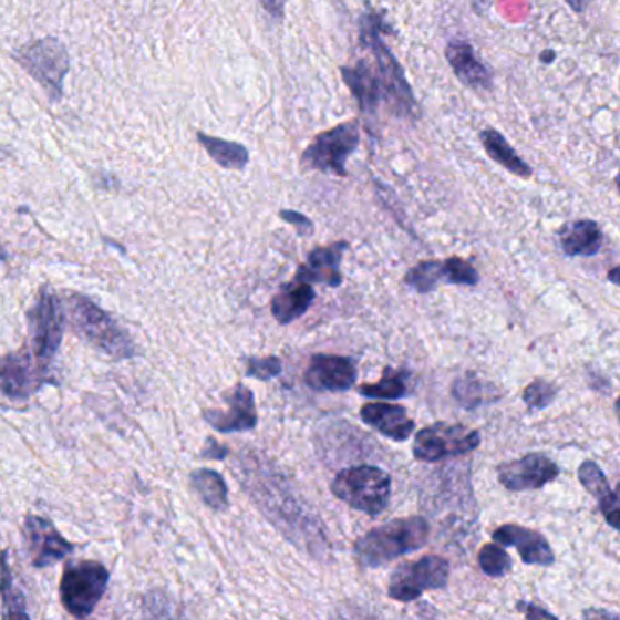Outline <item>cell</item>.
<instances>
[{
	"label": "cell",
	"instance_id": "1",
	"mask_svg": "<svg viewBox=\"0 0 620 620\" xmlns=\"http://www.w3.org/2000/svg\"><path fill=\"white\" fill-rule=\"evenodd\" d=\"M388 30L390 25L376 11L362 16L359 41L372 53L373 62L359 59L353 66H342V81L350 87L362 115L375 117L379 107L386 106L397 117L417 121L421 115L417 97L413 95L397 56L382 39Z\"/></svg>",
	"mask_w": 620,
	"mask_h": 620
},
{
	"label": "cell",
	"instance_id": "2",
	"mask_svg": "<svg viewBox=\"0 0 620 620\" xmlns=\"http://www.w3.org/2000/svg\"><path fill=\"white\" fill-rule=\"evenodd\" d=\"M430 524L422 517H407L382 524L355 542V557L364 568H379L390 560L417 551L426 545Z\"/></svg>",
	"mask_w": 620,
	"mask_h": 620
},
{
	"label": "cell",
	"instance_id": "3",
	"mask_svg": "<svg viewBox=\"0 0 620 620\" xmlns=\"http://www.w3.org/2000/svg\"><path fill=\"white\" fill-rule=\"evenodd\" d=\"M68 311L76 333L93 347L115 359H132L135 355L132 337L93 300L76 293L70 296Z\"/></svg>",
	"mask_w": 620,
	"mask_h": 620
},
{
	"label": "cell",
	"instance_id": "4",
	"mask_svg": "<svg viewBox=\"0 0 620 620\" xmlns=\"http://www.w3.org/2000/svg\"><path fill=\"white\" fill-rule=\"evenodd\" d=\"M331 494L350 508L376 517L386 512L392 498V477L376 466H353L342 469L333 478Z\"/></svg>",
	"mask_w": 620,
	"mask_h": 620
},
{
	"label": "cell",
	"instance_id": "5",
	"mask_svg": "<svg viewBox=\"0 0 620 620\" xmlns=\"http://www.w3.org/2000/svg\"><path fill=\"white\" fill-rule=\"evenodd\" d=\"M17 64L31 79H35L51 102H61L64 95V79L70 72V55L64 44L55 37L28 42L13 53Z\"/></svg>",
	"mask_w": 620,
	"mask_h": 620
},
{
	"label": "cell",
	"instance_id": "6",
	"mask_svg": "<svg viewBox=\"0 0 620 620\" xmlns=\"http://www.w3.org/2000/svg\"><path fill=\"white\" fill-rule=\"evenodd\" d=\"M359 144H361V123L353 118L319 133L313 138V143L300 155V164L321 174L348 177V158L356 152Z\"/></svg>",
	"mask_w": 620,
	"mask_h": 620
},
{
	"label": "cell",
	"instance_id": "7",
	"mask_svg": "<svg viewBox=\"0 0 620 620\" xmlns=\"http://www.w3.org/2000/svg\"><path fill=\"white\" fill-rule=\"evenodd\" d=\"M28 322H30V344L25 348L41 366L50 370L64 335L61 302L50 286H42L35 304L28 313Z\"/></svg>",
	"mask_w": 620,
	"mask_h": 620
},
{
	"label": "cell",
	"instance_id": "8",
	"mask_svg": "<svg viewBox=\"0 0 620 620\" xmlns=\"http://www.w3.org/2000/svg\"><path fill=\"white\" fill-rule=\"evenodd\" d=\"M110 582V571L99 562L68 566L61 580L62 604L76 619H86L97 608Z\"/></svg>",
	"mask_w": 620,
	"mask_h": 620
},
{
	"label": "cell",
	"instance_id": "9",
	"mask_svg": "<svg viewBox=\"0 0 620 620\" xmlns=\"http://www.w3.org/2000/svg\"><path fill=\"white\" fill-rule=\"evenodd\" d=\"M480 433L468 430L463 424L437 422L433 426L422 427L415 437L413 455L422 463H438L444 458L461 457L477 450Z\"/></svg>",
	"mask_w": 620,
	"mask_h": 620
},
{
	"label": "cell",
	"instance_id": "10",
	"mask_svg": "<svg viewBox=\"0 0 620 620\" xmlns=\"http://www.w3.org/2000/svg\"><path fill=\"white\" fill-rule=\"evenodd\" d=\"M450 579V565L438 555H426L413 565L399 566L393 571L388 596L399 602H412L424 590H444Z\"/></svg>",
	"mask_w": 620,
	"mask_h": 620
},
{
	"label": "cell",
	"instance_id": "11",
	"mask_svg": "<svg viewBox=\"0 0 620 620\" xmlns=\"http://www.w3.org/2000/svg\"><path fill=\"white\" fill-rule=\"evenodd\" d=\"M50 370L41 366L28 348L0 356V392L13 401H25L46 384Z\"/></svg>",
	"mask_w": 620,
	"mask_h": 620
},
{
	"label": "cell",
	"instance_id": "12",
	"mask_svg": "<svg viewBox=\"0 0 620 620\" xmlns=\"http://www.w3.org/2000/svg\"><path fill=\"white\" fill-rule=\"evenodd\" d=\"M560 468L545 453H529L514 463L498 466V483L509 492L545 488L559 477Z\"/></svg>",
	"mask_w": 620,
	"mask_h": 620
},
{
	"label": "cell",
	"instance_id": "13",
	"mask_svg": "<svg viewBox=\"0 0 620 620\" xmlns=\"http://www.w3.org/2000/svg\"><path fill=\"white\" fill-rule=\"evenodd\" d=\"M25 545L31 551V562L35 568H46L73 554L72 542H68L48 519L30 515L24 523Z\"/></svg>",
	"mask_w": 620,
	"mask_h": 620
},
{
	"label": "cell",
	"instance_id": "14",
	"mask_svg": "<svg viewBox=\"0 0 620 620\" xmlns=\"http://www.w3.org/2000/svg\"><path fill=\"white\" fill-rule=\"evenodd\" d=\"M304 381L316 392H348L355 386L356 364L350 356L319 355L313 356L306 370Z\"/></svg>",
	"mask_w": 620,
	"mask_h": 620
},
{
	"label": "cell",
	"instance_id": "15",
	"mask_svg": "<svg viewBox=\"0 0 620 620\" xmlns=\"http://www.w3.org/2000/svg\"><path fill=\"white\" fill-rule=\"evenodd\" d=\"M228 412L219 410H208L204 412V418L209 426L215 427L220 433L249 432L257 426L259 417L255 410L254 392L249 388H235L228 395Z\"/></svg>",
	"mask_w": 620,
	"mask_h": 620
},
{
	"label": "cell",
	"instance_id": "16",
	"mask_svg": "<svg viewBox=\"0 0 620 620\" xmlns=\"http://www.w3.org/2000/svg\"><path fill=\"white\" fill-rule=\"evenodd\" d=\"M494 540L504 548H515L523 557V562L535 566H551L555 562L554 549L548 540L534 529L504 524L495 529Z\"/></svg>",
	"mask_w": 620,
	"mask_h": 620
},
{
	"label": "cell",
	"instance_id": "17",
	"mask_svg": "<svg viewBox=\"0 0 620 620\" xmlns=\"http://www.w3.org/2000/svg\"><path fill=\"white\" fill-rule=\"evenodd\" d=\"M347 249L348 242L344 240L313 249L308 260L297 271L296 279L308 285L316 282V285L339 288L342 285L341 262Z\"/></svg>",
	"mask_w": 620,
	"mask_h": 620
},
{
	"label": "cell",
	"instance_id": "18",
	"mask_svg": "<svg viewBox=\"0 0 620 620\" xmlns=\"http://www.w3.org/2000/svg\"><path fill=\"white\" fill-rule=\"evenodd\" d=\"M361 417L368 426L395 443H404L415 432V422L407 417L406 407L401 404L370 402L361 407Z\"/></svg>",
	"mask_w": 620,
	"mask_h": 620
},
{
	"label": "cell",
	"instance_id": "19",
	"mask_svg": "<svg viewBox=\"0 0 620 620\" xmlns=\"http://www.w3.org/2000/svg\"><path fill=\"white\" fill-rule=\"evenodd\" d=\"M447 64L464 86L469 90H489L492 87V73L484 66L472 44L461 39L450 42L444 51Z\"/></svg>",
	"mask_w": 620,
	"mask_h": 620
},
{
	"label": "cell",
	"instance_id": "20",
	"mask_svg": "<svg viewBox=\"0 0 620 620\" xmlns=\"http://www.w3.org/2000/svg\"><path fill=\"white\" fill-rule=\"evenodd\" d=\"M559 245L568 257H593L604 245V234L596 220H574L560 228Z\"/></svg>",
	"mask_w": 620,
	"mask_h": 620
},
{
	"label": "cell",
	"instance_id": "21",
	"mask_svg": "<svg viewBox=\"0 0 620 620\" xmlns=\"http://www.w3.org/2000/svg\"><path fill=\"white\" fill-rule=\"evenodd\" d=\"M316 297V290L308 282L293 279L271 300V313L279 324H291L310 310Z\"/></svg>",
	"mask_w": 620,
	"mask_h": 620
},
{
	"label": "cell",
	"instance_id": "22",
	"mask_svg": "<svg viewBox=\"0 0 620 620\" xmlns=\"http://www.w3.org/2000/svg\"><path fill=\"white\" fill-rule=\"evenodd\" d=\"M480 143H483L484 152L492 161L508 169L509 174L515 177L529 178L534 175V169L529 168L528 164L524 163V158L519 153L512 148V144L506 141L503 133L497 132L495 127H486L478 135Z\"/></svg>",
	"mask_w": 620,
	"mask_h": 620
},
{
	"label": "cell",
	"instance_id": "23",
	"mask_svg": "<svg viewBox=\"0 0 620 620\" xmlns=\"http://www.w3.org/2000/svg\"><path fill=\"white\" fill-rule=\"evenodd\" d=\"M197 141L215 163L224 169H245L249 163V152L245 144L231 143L226 138L211 137L206 133H197Z\"/></svg>",
	"mask_w": 620,
	"mask_h": 620
},
{
	"label": "cell",
	"instance_id": "24",
	"mask_svg": "<svg viewBox=\"0 0 620 620\" xmlns=\"http://www.w3.org/2000/svg\"><path fill=\"white\" fill-rule=\"evenodd\" d=\"M192 486L209 508L215 512L228 508V486L224 483L220 473L206 468L195 469L192 473Z\"/></svg>",
	"mask_w": 620,
	"mask_h": 620
},
{
	"label": "cell",
	"instance_id": "25",
	"mask_svg": "<svg viewBox=\"0 0 620 620\" xmlns=\"http://www.w3.org/2000/svg\"><path fill=\"white\" fill-rule=\"evenodd\" d=\"M0 597H2V617L16 619V617H30L25 610V599L22 591L16 586L13 574H11L10 562H8V551L0 554Z\"/></svg>",
	"mask_w": 620,
	"mask_h": 620
},
{
	"label": "cell",
	"instance_id": "26",
	"mask_svg": "<svg viewBox=\"0 0 620 620\" xmlns=\"http://www.w3.org/2000/svg\"><path fill=\"white\" fill-rule=\"evenodd\" d=\"M407 373L402 370L386 368L381 381L375 384H362L359 393L366 399H384V401H399L407 393Z\"/></svg>",
	"mask_w": 620,
	"mask_h": 620
},
{
	"label": "cell",
	"instance_id": "27",
	"mask_svg": "<svg viewBox=\"0 0 620 620\" xmlns=\"http://www.w3.org/2000/svg\"><path fill=\"white\" fill-rule=\"evenodd\" d=\"M443 280V260H422L404 277V282L418 293H430Z\"/></svg>",
	"mask_w": 620,
	"mask_h": 620
},
{
	"label": "cell",
	"instance_id": "28",
	"mask_svg": "<svg viewBox=\"0 0 620 620\" xmlns=\"http://www.w3.org/2000/svg\"><path fill=\"white\" fill-rule=\"evenodd\" d=\"M478 566L488 577H504L512 570V559L500 545H486L478 551Z\"/></svg>",
	"mask_w": 620,
	"mask_h": 620
},
{
	"label": "cell",
	"instance_id": "29",
	"mask_svg": "<svg viewBox=\"0 0 620 620\" xmlns=\"http://www.w3.org/2000/svg\"><path fill=\"white\" fill-rule=\"evenodd\" d=\"M452 392L455 401L461 406L466 407V410L480 406V402H483V384H480L478 376L473 372L458 376L455 384H453Z\"/></svg>",
	"mask_w": 620,
	"mask_h": 620
},
{
	"label": "cell",
	"instance_id": "30",
	"mask_svg": "<svg viewBox=\"0 0 620 620\" xmlns=\"http://www.w3.org/2000/svg\"><path fill=\"white\" fill-rule=\"evenodd\" d=\"M579 480L597 500L604 498L606 495H610L613 492L610 480L606 478L604 472L593 461H585V463L580 464Z\"/></svg>",
	"mask_w": 620,
	"mask_h": 620
},
{
	"label": "cell",
	"instance_id": "31",
	"mask_svg": "<svg viewBox=\"0 0 620 620\" xmlns=\"http://www.w3.org/2000/svg\"><path fill=\"white\" fill-rule=\"evenodd\" d=\"M443 280L450 285L477 286L478 273L468 260L452 257L443 260Z\"/></svg>",
	"mask_w": 620,
	"mask_h": 620
},
{
	"label": "cell",
	"instance_id": "32",
	"mask_svg": "<svg viewBox=\"0 0 620 620\" xmlns=\"http://www.w3.org/2000/svg\"><path fill=\"white\" fill-rule=\"evenodd\" d=\"M557 386L545 379H537V381L529 382L528 388L524 390L523 399L529 410H545L551 402L557 399Z\"/></svg>",
	"mask_w": 620,
	"mask_h": 620
},
{
	"label": "cell",
	"instance_id": "33",
	"mask_svg": "<svg viewBox=\"0 0 620 620\" xmlns=\"http://www.w3.org/2000/svg\"><path fill=\"white\" fill-rule=\"evenodd\" d=\"M282 373V362L277 356H265V359H257L251 356L246 362V375L251 379H259V381H271L275 376Z\"/></svg>",
	"mask_w": 620,
	"mask_h": 620
},
{
	"label": "cell",
	"instance_id": "34",
	"mask_svg": "<svg viewBox=\"0 0 620 620\" xmlns=\"http://www.w3.org/2000/svg\"><path fill=\"white\" fill-rule=\"evenodd\" d=\"M599 508L600 514L604 515L606 523L610 524L611 528L619 529L620 504L616 489L604 498H600Z\"/></svg>",
	"mask_w": 620,
	"mask_h": 620
},
{
	"label": "cell",
	"instance_id": "35",
	"mask_svg": "<svg viewBox=\"0 0 620 620\" xmlns=\"http://www.w3.org/2000/svg\"><path fill=\"white\" fill-rule=\"evenodd\" d=\"M279 217L285 220V223L293 224L297 231H299V235H302V237H308V235L313 234V223H311L306 215L299 214V211H293V209H282Z\"/></svg>",
	"mask_w": 620,
	"mask_h": 620
},
{
	"label": "cell",
	"instance_id": "36",
	"mask_svg": "<svg viewBox=\"0 0 620 620\" xmlns=\"http://www.w3.org/2000/svg\"><path fill=\"white\" fill-rule=\"evenodd\" d=\"M229 450L224 444L217 443L215 438H208V446L204 447L200 455L206 458H215V461H223L228 457Z\"/></svg>",
	"mask_w": 620,
	"mask_h": 620
},
{
	"label": "cell",
	"instance_id": "37",
	"mask_svg": "<svg viewBox=\"0 0 620 620\" xmlns=\"http://www.w3.org/2000/svg\"><path fill=\"white\" fill-rule=\"evenodd\" d=\"M260 4L273 21L280 22L285 19L286 0H260Z\"/></svg>",
	"mask_w": 620,
	"mask_h": 620
},
{
	"label": "cell",
	"instance_id": "38",
	"mask_svg": "<svg viewBox=\"0 0 620 620\" xmlns=\"http://www.w3.org/2000/svg\"><path fill=\"white\" fill-rule=\"evenodd\" d=\"M517 608H519V610H524V616H526V619H539V617L540 619H555L554 613H549L548 610H545V608H539V606H526L520 602Z\"/></svg>",
	"mask_w": 620,
	"mask_h": 620
},
{
	"label": "cell",
	"instance_id": "39",
	"mask_svg": "<svg viewBox=\"0 0 620 620\" xmlns=\"http://www.w3.org/2000/svg\"><path fill=\"white\" fill-rule=\"evenodd\" d=\"M571 6V10L582 13L586 10V0H566Z\"/></svg>",
	"mask_w": 620,
	"mask_h": 620
},
{
	"label": "cell",
	"instance_id": "40",
	"mask_svg": "<svg viewBox=\"0 0 620 620\" xmlns=\"http://www.w3.org/2000/svg\"><path fill=\"white\" fill-rule=\"evenodd\" d=\"M540 59H542V62H545V64H551V62H554L555 59V51H545V53H542V55H540Z\"/></svg>",
	"mask_w": 620,
	"mask_h": 620
},
{
	"label": "cell",
	"instance_id": "41",
	"mask_svg": "<svg viewBox=\"0 0 620 620\" xmlns=\"http://www.w3.org/2000/svg\"><path fill=\"white\" fill-rule=\"evenodd\" d=\"M593 616L613 617V619H616V616H610V613H608V611H599V613H596V611H586V613H585V617H593Z\"/></svg>",
	"mask_w": 620,
	"mask_h": 620
},
{
	"label": "cell",
	"instance_id": "42",
	"mask_svg": "<svg viewBox=\"0 0 620 620\" xmlns=\"http://www.w3.org/2000/svg\"><path fill=\"white\" fill-rule=\"evenodd\" d=\"M610 280L613 285H619V268H613V270L610 271Z\"/></svg>",
	"mask_w": 620,
	"mask_h": 620
}]
</instances>
